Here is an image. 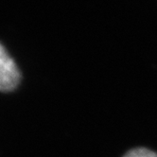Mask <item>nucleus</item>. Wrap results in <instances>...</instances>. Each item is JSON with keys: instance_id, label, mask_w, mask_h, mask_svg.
<instances>
[{"instance_id": "obj_1", "label": "nucleus", "mask_w": 157, "mask_h": 157, "mask_svg": "<svg viewBox=\"0 0 157 157\" xmlns=\"http://www.w3.org/2000/svg\"><path fill=\"white\" fill-rule=\"evenodd\" d=\"M21 78L14 61L0 44V91L10 92L16 88Z\"/></svg>"}, {"instance_id": "obj_2", "label": "nucleus", "mask_w": 157, "mask_h": 157, "mask_svg": "<svg viewBox=\"0 0 157 157\" xmlns=\"http://www.w3.org/2000/svg\"><path fill=\"white\" fill-rule=\"evenodd\" d=\"M122 157H157V152L145 147H136L127 151Z\"/></svg>"}]
</instances>
